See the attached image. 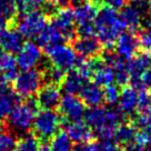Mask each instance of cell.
Listing matches in <instances>:
<instances>
[{
    "label": "cell",
    "mask_w": 151,
    "mask_h": 151,
    "mask_svg": "<svg viewBox=\"0 0 151 151\" xmlns=\"http://www.w3.org/2000/svg\"><path fill=\"white\" fill-rule=\"evenodd\" d=\"M99 151H119L118 145L114 141H101L99 143Z\"/></svg>",
    "instance_id": "74e56055"
},
{
    "label": "cell",
    "mask_w": 151,
    "mask_h": 151,
    "mask_svg": "<svg viewBox=\"0 0 151 151\" xmlns=\"http://www.w3.org/2000/svg\"><path fill=\"white\" fill-rule=\"evenodd\" d=\"M66 132L72 142H77L78 145L91 141L93 137V131L86 122L82 121H72L66 126Z\"/></svg>",
    "instance_id": "ffe728a7"
},
{
    "label": "cell",
    "mask_w": 151,
    "mask_h": 151,
    "mask_svg": "<svg viewBox=\"0 0 151 151\" xmlns=\"http://www.w3.org/2000/svg\"><path fill=\"white\" fill-rule=\"evenodd\" d=\"M149 9H150V11H151V1H149Z\"/></svg>",
    "instance_id": "7bdbcfd3"
},
{
    "label": "cell",
    "mask_w": 151,
    "mask_h": 151,
    "mask_svg": "<svg viewBox=\"0 0 151 151\" xmlns=\"http://www.w3.org/2000/svg\"><path fill=\"white\" fill-rule=\"evenodd\" d=\"M73 151H99V143L93 141L80 143L76 147Z\"/></svg>",
    "instance_id": "8d00e7d4"
},
{
    "label": "cell",
    "mask_w": 151,
    "mask_h": 151,
    "mask_svg": "<svg viewBox=\"0 0 151 151\" xmlns=\"http://www.w3.org/2000/svg\"><path fill=\"white\" fill-rule=\"evenodd\" d=\"M37 101L30 98L24 104H17L7 118V123L11 131L27 133V131L32 128L35 117L37 114Z\"/></svg>",
    "instance_id": "7a4b0ae2"
},
{
    "label": "cell",
    "mask_w": 151,
    "mask_h": 151,
    "mask_svg": "<svg viewBox=\"0 0 151 151\" xmlns=\"http://www.w3.org/2000/svg\"><path fill=\"white\" fill-rule=\"evenodd\" d=\"M22 37L21 35L10 27L0 28V49L7 53L18 52L22 46Z\"/></svg>",
    "instance_id": "2e32d148"
},
{
    "label": "cell",
    "mask_w": 151,
    "mask_h": 151,
    "mask_svg": "<svg viewBox=\"0 0 151 151\" xmlns=\"http://www.w3.org/2000/svg\"><path fill=\"white\" fill-rule=\"evenodd\" d=\"M43 75L38 69L21 70L14 80V91L22 98H31L41 88Z\"/></svg>",
    "instance_id": "277c9868"
},
{
    "label": "cell",
    "mask_w": 151,
    "mask_h": 151,
    "mask_svg": "<svg viewBox=\"0 0 151 151\" xmlns=\"http://www.w3.org/2000/svg\"><path fill=\"white\" fill-rule=\"evenodd\" d=\"M133 142L136 145H138L140 148H142L143 150H147V149L151 148V133L138 130Z\"/></svg>",
    "instance_id": "836d02e7"
},
{
    "label": "cell",
    "mask_w": 151,
    "mask_h": 151,
    "mask_svg": "<svg viewBox=\"0 0 151 151\" xmlns=\"http://www.w3.org/2000/svg\"><path fill=\"white\" fill-rule=\"evenodd\" d=\"M39 147L40 145L38 138L35 134L26 133L17 143L16 151H38Z\"/></svg>",
    "instance_id": "f1b7e54d"
},
{
    "label": "cell",
    "mask_w": 151,
    "mask_h": 151,
    "mask_svg": "<svg viewBox=\"0 0 151 151\" xmlns=\"http://www.w3.org/2000/svg\"><path fill=\"white\" fill-rule=\"evenodd\" d=\"M51 151H73V142L66 131H59L51 138L50 142Z\"/></svg>",
    "instance_id": "4316f807"
},
{
    "label": "cell",
    "mask_w": 151,
    "mask_h": 151,
    "mask_svg": "<svg viewBox=\"0 0 151 151\" xmlns=\"http://www.w3.org/2000/svg\"><path fill=\"white\" fill-rule=\"evenodd\" d=\"M116 46V53L119 55L122 59H131L138 53L140 43L139 39L133 32H124L123 31L117 41L114 43Z\"/></svg>",
    "instance_id": "7c38bea8"
},
{
    "label": "cell",
    "mask_w": 151,
    "mask_h": 151,
    "mask_svg": "<svg viewBox=\"0 0 151 151\" xmlns=\"http://www.w3.org/2000/svg\"><path fill=\"white\" fill-rule=\"evenodd\" d=\"M91 77L93 79V83L99 87H108L114 82V73L112 69L107 66L102 60L93 59Z\"/></svg>",
    "instance_id": "44dd1931"
},
{
    "label": "cell",
    "mask_w": 151,
    "mask_h": 151,
    "mask_svg": "<svg viewBox=\"0 0 151 151\" xmlns=\"http://www.w3.org/2000/svg\"><path fill=\"white\" fill-rule=\"evenodd\" d=\"M138 104H139V91L131 86L123 87V89L120 91V97H119V109L126 116H128L137 110Z\"/></svg>",
    "instance_id": "7402d4cb"
},
{
    "label": "cell",
    "mask_w": 151,
    "mask_h": 151,
    "mask_svg": "<svg viewBox=\"0 0 151 151\" xmlns=\"http://www.w3.org/2000/svg\"><path fill=\"white\" fill-rule=\"evenodd\" d=\"M14 58L17 66L21 70L36 69V67L39 66L42 61V51L41 48L38 46V43L26 41L22 43Z\"/></svg>",
    "instance_id": "ba28073f"
},
{
    "label": "cell",
    "mask_w": 151,
    "mask_h": 151,
    "mask_svg": "<svg viewBox=\"0 0 151 151\" xmlns=\"http://www.w3.org/2000/svg\"><path fill=\"white\" fill-rule=\"evenodd\" d=\"M87 79L77 68L70 70L62 80V90L66 94H76L79 93L82 87L86 85Z\"/></svg>",
    "instance_id": "603a6c76"
},
{
    "label": "cell",
    "mask_w": 151,
    "mask_h": 151,
    "mask_svg": "<svg viewBox=\"0 0 151 151\" xmlns=\"http://www.w3.org/2000/svg\"><path fill=\"white\" fill-rule=\"evenodd\" d=\"M60 124V116L55 112V110H41L36 114L32 124L35 136L42 140L51 139L59 132Z\"/></svg>",
    "instance_id": "5b68a950"
},
{
    "label": "cell",
    "mask_w": 151,
    "mask_h": 151,
    "mask_svg": "<svg viewBox=\"0 0 151 151\" xmlns=\"http://www.w3.org/2000/svg\"><path fill=\"white\" fill-rule=\"evenodd\" d=\"M145 151H151V148H149V149H147V150H145Z\"/></svg>",
    "instance_id": "f6af8a7d"
},
{
    "label": "cell",
    "mask_w": 151,
    "mask_h": 151,
    "mask_svg": "<svg viewBox=\"0 0 151 151\" xmlns=\"http://www.w3.org/2000/svg\"><path fill=\"white\" fill-rule=\"evenodd\" d=\"M38 46L43 48L46 51L56 47L58 45H61L65 41V38L58 30L52 26H47L42 32L38 36Z\"/></svg>",
    "instance_id": "cb8c5ba5"
},
{
    "label": "cell",
    "mask_w": 151,
    "mask_h": 151,
    "mask_svg": "<svg viewBox=\"0 0 151 151\" xmlns=\"http://www.w3.org/2000/svg\"><path fill=\"white\" fill-rule=\"evenodd\" d=\"M46 5V0H24V11L30 10H39L41 7Z\"/></svg>",
    "instance_id": "d590c367"
},
{
    "label": "cell",
    "mask_w": 151,
    "mask_h": 151,
    "mask_svg": "<svg viewBox=\"0 0 151 151\" xmlns=\"http://www.w3.org/2000/svg\"><path fill=\"white\" fill-rule=\"evenodd\" d=\"M107 6L113 8L114 10L122 9L124 6L130 2V0H104Z\"/></svg>",
    "instance_id": "f35d334b"
},
{
    "label": "cell",
    "mask_w": 151,
    "mask_h": 151,
    "mask_svg": "<svg viewBox=\"0 0 151 151\" xmlns=\"http://www.w3.org/2000/svg\"><path fill=\"white\" fill-rule=\"evenodd\" d=\"M73 50L83 59H94L102 50V45L96 37H79L73 41Z\"/></svg>",
    "instance_id": "5bb4252c"
},
{
    "label": "cell",
    "mask_w": 151,
    "mask_h": 151,
    "mask_svg": "<svg viewBox=\"0 0 151 151\" xmlns=\"http://www.w3.org/2000/svg\"><path fill=\"white\" fill-rule=\"evenodd\" d=\"M17 137L11 130H7L0 123V151H16Z\"/></svg>",
    "instance_id": "83f0119b"
},
{
    "label": "cell",
    "mask_w": 151,
    "mask_h": 151,
    "mask_svg": "<svg viewBox=\"0 0 151 151\" xmlns=\"http://www.w3.org/2000/svg\"><path fill=\"white\" fill-rule=\"evenodd\" d=\"M148 11H150L148 0H130L121 9L120 18L126 24V28L137 29L142 24Z\"/></svg>",
    "instance_id": "52a82bcc"
},
{
    "label": "cell",
    "mask_w": 151,
    "mask_h": 151,
    "mask_svg": "<svg viewBox=\"0 0 151 151\" xmlns=\"http://www.w3.org/2000/svg\"><path fill=\"white\" fill-rule=\"evenodd\" d=\"M88 1H92V2H97L98 0H88Z\"/></svg>",
    "instance_id": "ee69618b"
},
{
    "label": "cell",
    "mask_w": 151,
    "mask_h": 151,
    "mask_svg": "<svg viewBox=\"0 0 151 151\" xmlns=\"http://www.w3.org/2000/svg\"><path fill=\"white\" fill-rule=\"evenodd\" d=\"M46 53L51 66L58 68L63 72L75 69L79 61L78 55L76 53L73 48L65 43L58 45L56 47L49 49L46 51Z\"/></svg>",
    "instance_id": "8992f818"
},
{
    "label": "cell",
    "mask_w": 151,
    "mask_h": 151,
    "mask_svg": "<svg viewBox=\"0 0 151 151\" xmlns=\"http://www.w3.org/2000/svg\"><path fill=\"white\" fill-rule=\"evenodd\" d=\"M38 151H51V150H50V147L48 146V145H41V146L39 147Z\"/></svg>",
    "instance_id": "b9f144b4"
},
{
    "label": "cell",
    "mask_w": 151,
    "mask_h": 151,
    "mask_svg": "<svg viewBox=\"0 0 151 151\" xmlns=\"http://www.w3.org/2000/svg\"><path fill=\"white\" fill-rule=\"evenodd\" d=\"M72 2V0H49V4L59 8H66Z\"/></svg>",
    "instance_id": "60d3db41"
},
{
    "label": "cell",
    "mask_w": 151,
    "mask_h": 151,
    "mask_svg": "<svg viewBox=\"0 0 151 151\" xmlns=\"http://www.w3.org/2000/svg\"><path fill=\"white\" fill-rule=\"evenodd\" d=\"M77 32L79 35V37H94V24H80L78 26Z\"/></svg>",
    "instance_id": "e575fe53"
},
{
    "label": "cell",
    "mask_w": 151,
    "mask_h": 151,
    "mask_svg": "<svg viewBox=\"0 0 151 151\" xmlns=\"http://www.w3.org/2000/svg\"><path fill=\"white\" fill-rule=\"evenodd\" d=\"M18 14V8L14 0H0V28L9 27Z\"/></svg>",
    "instance_id": "484cf974"
},
{
    "label": "cell",
    "mask_w": 151,
    "mask_h": 151,
    "mask_svg": "<svg viewBox=\"0 0 151 151\" xmlns=\"http://www.w3.org/2000/svg\"><path fill=\"white\" fill-rule=\"evenodd\" d=\"M98 11H99V9H98L96 2L85 0L80 4H78L73 9V16H75L76 22L78 24V26L94 24Z\"/></svg>",
    "instance_id": "e0dca14e"
},
{
    "label": "cell",
    "mask_w": 151,
    "mask_h": 151,
    "mask_svg": "<svg viewBox=\"0 0 151 151\" xmlns=\"http://www.w3.org/2000/svg\"><path fill=\"white\" fill-rule=\"evenodd\" d=\"M47 27V14L40 10L26 11L17 21V31L22 38H36Z\"/></svg>",
    "instance_id": "3957f363"
},
{
    "label": "cell",
    "mask_w": 151,
    "mask_h": 151,
    "mask_svg": "<svg viewBox=\"0 0 151 151\" xmlns=\"http://www.w3.org/2000/svg\"><path fill=\"white\" fill-rule=\"evenodd\" d=\"M59 110L62 116L70 122L79 121L81 118H83L86 112L85 104L76 94H65L61 97Z\"/></svg>",
    "instance_id": "30bf717a"
},
{
    "label": "cell",
    "mask_w": 151,
    "mask_h": 151,
    "mask_svg": "<svg viewBox=\"0 0 151 151\" xmlns=\"http://www.w3.org/2000/svg\"><path fill=\"white\" fill-rule=\"evenodd\" d=\"M19 96L8 85H0V123L8 118L11 110L18 104Z\"/></svg>",
    "instance_id": "ac0fdd59"
},
{
    "label": "cell",
    "mask_w": 151,
    "mask_h": 151,
    "mask_svg": "<svg viewBox=\"0 0 151 151\" xmlns=\"http://www.w3.org/2000/svg\"><path fill=\"white\" fill-rule=\"evenodd\" d=\"M43 77L46 78L48 83L50 85H58V83H61L63 78H65V72L61 70H59L58 68L55 67H49L46 72L43 73Z\"/></svg>",
    "instance_id": "1f68e13d"
},
{
    "label": "cell",
    "mask_w": 151,
    "mask_h": 151,
    "mask_svg": "<svg viewBox=\"0 0 151 151\" xmlns=\"http://www.w3.org/2000/svg\"><path fill=\"white\" fill-rule=\"evenodd\" d=\"M139 43L140 47H142L145 49V51H151V20L147 21L143 28L140 31L139 35Z\"/></svg>",
    "instance_id": "f546056e"
},
{
    "label": "cell",
    "mask_w": 151,
    "mask_h": 151,
    "mask_svg": "<svg viewBox=\"0 0 151 151\" xmlns=\"http://www.w3.org/2000/svg\"><path fill=\"white\" fill-rule=\"evenodd\" d=\"M151 67V53L149 51L139 52L128 62L130 81L141 79L142 75ZM129 81V82H130Z\"/></svg>",
    "instance_id": "9a60e30c"
},
{
    "label": "cell",
    "mask_w": 151,
    "mask_h": 151,
    "mask_svg": "<svg viewBox=\"0 0 151 151\" xmlns=\"http://www.w3.org/2000/svg\"><path fill=\"white\" fill-rule=\"evenodd\" d=\"M79 98L89 108L99 107L104 102V89L93 82H86L79 92Z\"/></svg>",
    "instance_id": "d6986e66"
},
{
    "label": "cell",
    "mask_w": 151,
    "mask_h": 151,
    "mask_svg": "<svg viewBox=\"0 0 151 151\" xmlns=\"http://www.w3.org/2000/svg\"><path fill=\"white\" fill-rule=\"evenodd\" d=\"M93 24L98 40L107 48L112 47L126 29V24H123L117 10L107 5L99 9Z\"/></svg>",
    "instance_id": "6da1fadb"
},
{
    "label": "cell",
    "mask_w": 151,
    "mask_h": 151,
    "mask_svg": "<svg viewBox=\"0 0 151 151\" xmlns=\"http://www.w3.org/2000/svg\"><path fill=\"white\" fill-rule=\"evenodd\" d=\"M102 61L112 69L114 73V81L120 86H126L130 81V76L128 71V63L124 59L116 52L108 51L104 55Z\"/></svg>",
    "instance_id": "8fae6325"
},
{
    "label": "cell",
    "mask_w": 151,
    "mask_h": 151,
    "mask_svg": "<svg viewBox=\"0 0 151 151\" xmlns=\"http://www.w3.org/2000/svg\"><path fill=\"white\" fill-rule=\"evenodd\" d=\"M141 81L145 88H151V67L148 68V70L142 75Z\"/></svg>",
    "instance_id": "ab89813d"
},
{
    "label": "cell",
    "mask_w": 151,
    "mask_h": 151,
    "mask_svg": "<svg viewBox=\"0 0 151 151\" xmlns=\"http://www.w3.org/2000/svg\"><path fill=\"white\" fill-rule=\"evenodd\" d=\"M136 133H137V128L133 124L123 122L117 127L116 131H114L113 139H114V142L117 145L122 146L124 148L134 141Z\"/></svg>",
    "instance_id": "d4e9b609"
},
{
    "label": "cell",
    "mask_w": 151,
    "mask_h": 151,
    "mask_svg": "<svg viewBox=\"0 0 151 151\" xmlns=\"http://www.w3.org/2000/svg\"><path fill=\"white\" fill-rule=\"evenodd\" d=\"M134 127L139 131H145L151 133V114L148 113H140L134 120Z\"/></svg>",
    "instance_id": "d6a6232c"
},
{
    "label": "cell",
    "mask_w": 151,
    "mask_h": 151,
    "mask_svg": "<svg viewBox=\"0 0 151 151\" xmlns=\"http://www.w3.org/2000/svg\"><path fill=\"white\" fill-rule=\"evenodd\" d=\"M61 100V91L56 85L47 83L41 86L37 92V104L42 110H53L59 107Z\"/></svg>",
    "instance_id": "4fadbf2b"
},
{
    "label": "cell",
    "mask_w": 151,
    "mask_h": 151,
    "mask_svg": "<svg viewBox=\"0 0 151 151\" xmlns=\"http://www.w3.org/2000/svg\"><path fill=\"white\" fill-rule=\"evenodd\" d=\"M75 16L71 8H61L52 14L51 26L61 33L65 40H71L75 37Z\"/></svg>",
    "instance_id": "9c48e42d"
},
{
    "label": "cell",
    "mask_w": 151,
    "mask_h": 151,
    "mask_svg": "<svg viewBox=\"0 0 151 151\" xmlns=\"http://www.w3.org/2000/svg\"><path fill=\"white\" fill-rule=\"evenodd\" d=\"M120 97V90L117 85H110L104 89V101H106L109 106H114L118 104Z\"/></svg>",
    "instance_id": "4dcf8cb0"
}]
</instances>
